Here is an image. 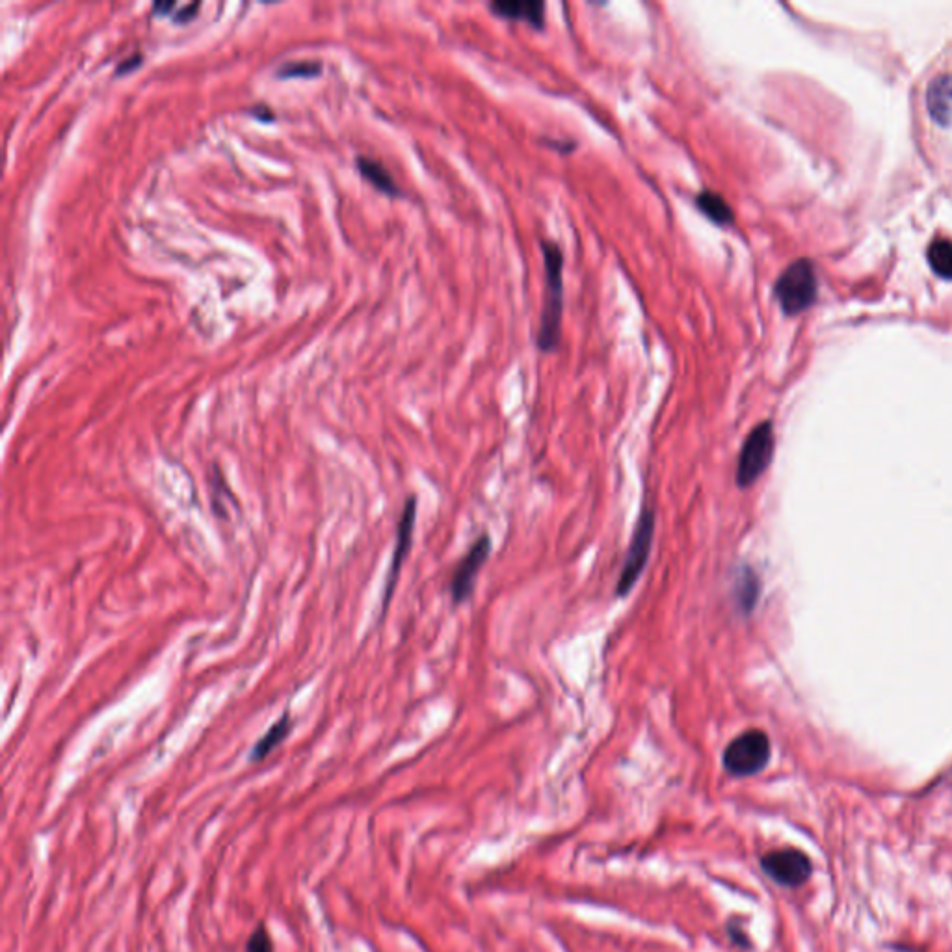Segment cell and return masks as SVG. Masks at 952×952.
I'll list each match as a JSON object with an SVG mask.
<instances>
[{"instance_id": "1", "label": "cell", "mask_w": 952, "mask_h": 952, "mask_svg": "<svg viewBox=\"0 0 952 952\" xmlns=\"http://www.w3.org/2000/svg\"><path fill=\"white\" fill-rule=\"evenodd\" d=\"M545 263V292H543L542 324L538 346L542 352H555L562 337L564 311V253L551 240H542Z\"/></svg>"}, {"instance_id": "2", "label": "cell", "mask_w": 952, "mask_h": 952, "mask_svg": "<svg viewBox=\"0 0 952 952\" xmlns=\"http://www.w3.org/2000/svg\"><path fill=\"white\" fill-rule=\"evenodd\" d=\"M770 739L761 729H748L729 742L722 755V765L735 778H750L759 774L770 761Z\"/></svg>"}, {"instance_id": "3", "label": "cell", "mask_w": 952, "mask_h": 952, "mask_svg": "<svg viewBox=\"0 0 952 952\" xmlns=\"http://www.w3.org/2000/svg\"><path fill=\"white\" fill-rule=\"evenodd\" d=\"M774 294L787 315H798L806 311L817 298V276L811 261L800 259L787 266L776 281Z\"/></svg>"}, {"instance_id": "4", "label": "cell", "mask_w": 952, "mask_h": 952, "mask_svg": "<svg viewBox=\"0 0 952 952\" xmlns=\"http://www.w3.org/2000/svg\"><path fill=\"white\" fill-rule=\"evenodd\" d=\"M772 456H774V430H772V424L765 421L755 426L742 445L739 462H737V475H735L737 486L742 490L754 486L761 475L767 471L768 465L772 462Z\"/></svg>"}, {"instance_id": "5", "label": "cell", "mask_w": 952, "mask_h": 952, "mask_svg": "<svg viewBox=\"0 0 952 952\" xmlns=\"http://www.w3.org/2000/svg\"><path fill=\"white\" fill-rule=\"evenodd\" d=\"M653 538H655V514L649 506H646L640 514L638 523H636L635 534H633V540H631L629 551H627L625 562H623L622 575H620V581L616 584V595L618 597L631 594L636 582L642 577L644 569L648 566Z\"/></svg>"}, {"instance_id": "6", "label": "cell", "mask_w": 952, "mask_h": 952, "mask_svg": "<svg viewBox=\"0 0 952 952\" xmlns=\"http://www.w3.org/2000/svg\"><path fill=\"white\" fill-rule=\"evenodd\" d=\"M761 869L770 880L783 887H800L811 876V861L804 852L794 848L772 850L761 858Z\"/></svg>"}, {"instance_id": "7", "label": "cell", "mask_w": 952, "mask_h": 952, "mask_svg": "<svg viewBox=\"0 0 952 952\" xmlns=\"http://www.w3.org/2000/svg\"><path fill=\"white\" fill-rule=\"evenodd\" d=\"M415 519H417V499H415V497H408V501L404 504L400 521H398L397 543H395L391 568H389L387 582H385L384 599H382V616H385V612L389 609L391 597H393L395 588H397L400 569H402V564H404L406 556L410 553L411 538H413V529H415Z\"/></svg>"}, {"instance_id": "8", "label": "cell", "mask_w": 952, "mask_h": 952, "mask_svg": "<svg viewBox=\"0 0 952 952\" xmlns=\"http://www.w3.org/2000/svg\"><path fill=\"white\" fill-rule=\"evenodd\" d=\"M490 553V536H488V534H482V536L473 543V547L469 549V553L463 556V560L458 564V568L454 569V575H452V581H450V594H452V601H454L456 605H460V603H463L465 599H469L471 594H473L478 571L486 564Z\"/></svg>"}, {"instance_id": "9", "label": "cell", "mask_w": 952, "mask_h": 952, "mask_svg": "<svg viewBox=\"0 0 952 952\" xmlns=\"http://www.w3.org/2000/svg\"><path fill=\"white\" fill-rule=\"evenodd\" d=\"M490 8L503 19L523 21L536 28L545 25V4L540 0H495Z\"/></svg>"}, {"instance_id": "10", "label": "cell", "mask_w": 952, "mask_h": 952, "mask_svg": "<svg viewBox=\"0 0 952 952\" xmlns=\"http://www.w3.org/2000/svg\"><path fill=\"white\" fill-rule=\"evenodd\" d=\"M926 103L932 118L938 121L939 125H949L952 121V75H941L936 80H932L928 93H926Z\"/></svg>"}, {"instance_id": "11", "label": "cell", "mask_w": 952, "mask_h": 952, "mask_svg": "<svg viewBox=\"0 0 952 952\" xmlns=\"http://www.w3.org/2000/svg\"><path fill=\"white\" fill-rule=\"evenodd\" d=\"M733 594L741 612L750 614L755 609V603L761 594V581L750 566H742L737 571L735 582H733Z\"/></svg>"}, {"instance_id": "12", "label": "cell", "mask_w": 952, "mask_h": 952, "mask_svg": "<svg viewBox=\"0 0 952 952\" xmlns=\"http://www.w3.org/2000/svg\"><path fill=\"white\" fill-rule=\"evenodd\" d=\"M291 729V713L287 711V713H283V716H279L278 720L274 722V726L268 729L265 735L253 746L250 761H252V763H259V761H263L265 757L272 754V752L278 748L279 744L289 737Z\"/></svg>"}, {"instance_id": "13", "label": "cell", "mask_w": 952, "mask_h": 952, "mask_svg": "<svg viewBox=\"0 0 952 952\" xmlns=\"http://www.w3.org/2000/svg\"><path fill=\"white\" fill-rule=\"evenodd\" d=\"M694 201L700 212H703L714 224L731 225L735 222V212L722 194L714 190H703Z\"/></svg>"}, {"instance_id": "14", "label": "cell", "mask_w": 952, "mask_h": 952, "mask_svg": "<svg viewBox=\"0 0 952 952\" xmlns=\"http://www.w3.org/2000/svg\"><path fill=\"white\" fill-rule=\"evenodd\" d=\"M357 168H359V172L363 173L365 179H369L372 185L376 186L378 190H382L384 194H389V196L400 194V188L395 183V179L391 177V173L387 172L378 160L357 157Z\"/></svg>"}, {"instance_id": "15", "label": "cell", "mask_w": 952, "mask_h": 952, "mask_svg": "<svg viewBox=\"0 0 952 952\" xmlns=\"http://www.w3.org/2000/svg\"><path fill=\"white\" fill-rule=\"evenodd\" d=\"M928 263L941 278L952 279V242L938 238L928 248Z\"/></svg>"}, {"instance_id": "16", "label": "cell", "mask_w": 952, "mask_h": 952, "mask_svg": "<svg viewBox=\"0 0 952 952\" xmlns=\"http://www.w3.org/2000/svg\"><path fill=\"white\" fill-rule=\"evenodd\" d=\"M322 71L320 62H289L278 69L279 79H309Z\"/></svg>"}, {"instance_id": "17", "label": "cell", "mask_w": 952, "mask_h": 952, "mask_svg": "<svg viewBox=\"0 0 952 952\" xmlns=\"http://www.w3.org/2000/svg\"><path fill=\"white\" fill-rule=\"evenodd\" d=\"M244 952H274V941L263 923L250 934Z\"/></svg>"}, {"instance_id": "18", "label": "cell", "mask_w": 952, "mask_h": 952, "mask_svg": "<svg viewBox=\"0 0 952 952\" xmlns=\"http://www.w3.org/2000/svg\"><path fill=\"white\" fill-rule=\"evenodd\" d=\"M199 8H201V2H190V4H186V6H183V8L175 14L173 21H175V23H188V21H192V19L196 17Z\"/></svg>"}, {"instance_id": "19", "label": "cell", "mask_w": 952, "mask_h": 952, "mask_svg": "<svg viewBox=\"0 0 952 952\" xmlns=\"http://www.w3.org/2000/svg\"><path fill=\"white\" fill-rule=\"evenodd\" d=\"M728 932L729 936H731V939H733L737 945H741V947H750V943H748V939H746V934L742 932L741 925H739V923H733V921H731V923L728 925Z\"/></svg>"}, {"instance_id": "20", "label": "cell", "mask_w": 952, "mask_h": 952, "mask_svg": "<svg viewBox=\"0 0 952 952\" xmlns=\"http://www.w3.org/2000/svg\"><path fill=\"white\" fill-rule=\"evenodd\" d=\"M140 64H142V54H134L131 58H127L123 64H119L116 73H118V75H125V73L133 71L134 67H138Z\"/></svg>"}, {"instance_id": "21", "label": "cell", "mask_w": 952, "mask_h": 952, "mask_svg": "<svg viewBox=\"0 0 952 952\" xmlns=\"http://www.w3.org/2000/svg\"><path fill=\"white\" fill-rule=\"evenodd\" d=\"M175 8V2L173 0H168V2H155L153 6V12H159L162 15H168Z\"/></svg>"}, {"instance_id": "22", "label": "cell", "mask_w": 952, "mask_h": 952, "mask_svg": "<svg viewBox=\"0 0 952 952\" xmlns=\"http://www.w3.org/2000/svg\"><path fill=\"white\" fill-rule=\"evenodd\" d=\"M252 112L255 114V116H257V118L268 119V121H272V119H274V112H272V110H270V108L265 105L255 106Z\"/></svg>"}]
</instances>
